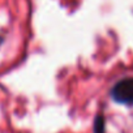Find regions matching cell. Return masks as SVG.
I'll return each mask as SVG.
<instances>
[{
  "mask_svg": "<svg viewBox=\"0 0 133 133\" xmlns=\"http://www.w3.org/2000/svg\"><path fill=\"white\" fill-rule=\"evenodd\" d=\"M3 42H4V37H3L2 34H0V46L3 44Z\"/></svg>",
  "mask_w": 133,
  "mask_h": 133,
  "instance_id": "3",
  "label": "cell"
},
{
  "mask_svg": "<svg viewBox=\"0 0 133 133\" xmlns=\"http://www.w3.org/2000/svg\"><path fill=\"white\" fill-rule=\"evenodd\" d=\"M111 97L121 104H133V77H125L117 81L111 89Z\"/></svg>",
  "mask_w": 133,
  "mask_h": 133,
  "instance_id": "1",
  "label": "cell"
},
{
  "mask_svg": "<svg viewBox=\"0 0 133 133\" xmlns=\"http://www.w3.org/2000/svg\"><path fill=\"white\" fill-rule=\"evenodd\" d=\"M104 117L103 116H97L94 121V133H104Z\"/></svg>",
  "mask_w": 133,
  "mask_h": 133,
  "instance_id": "2",
  "label": "cell"
}]
</instances>
